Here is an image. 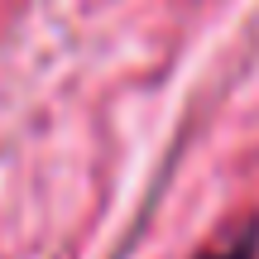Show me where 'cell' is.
I'll return each instance as SVG.
<instances>
[{
    "instance_id": "cell-1",
    "label": "cell",
    "mask_w": 259,
    "mask_h": 259,
    "mask_svg": "<svg viewBox=\"0 0 259 259\" xmlns=\"http://www.w3.org/2000/svg\"><path fill=\"white\" fill-rule=\"evenodd\" d=\"M254 254H259V231L254 226H240V231L221 235L216 245L202 250V259H254Z\"/></svg>"
}]
</instances>
